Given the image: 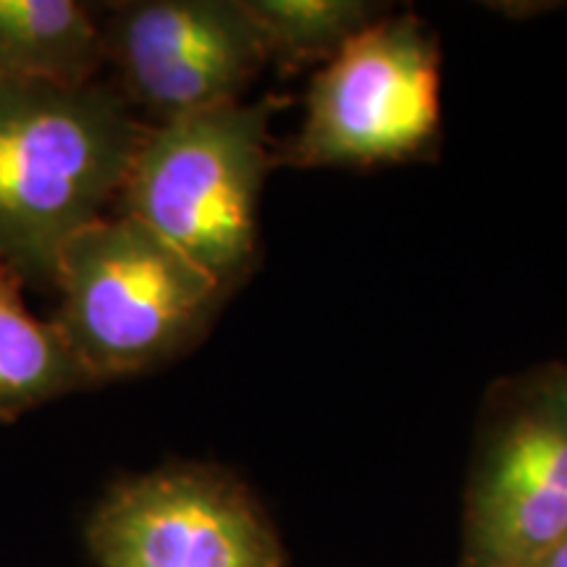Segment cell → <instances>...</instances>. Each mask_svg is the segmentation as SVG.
<instances>
[{
    "label": "cell",
    "mask_w": 567,
    "mask_h": 567,
    "mask_svg": "<svg viewBox=\"0 0 567 567\" xmlns=\"http://www.w3.org/2000/svg\"><path fill=\"white\" fill-rule=\"evenodd\" d=\"M567 538V375L488 436L465 494L463 567H530Z\"/></svg>",
    "instance_id": "cell-7"
},
{
    "label": "cell",
    "mask_w": 567,
    "mask_h": 567,
    "mask_svg": "<svg viewBox=\"0 0 567 567\" xmlns=\"http://www.w3.org/2000/svg\"><path fill=\"white\" fill-rule=\"evenodd\" d=\"M53 318L90 384L142 373L195 342L224 300L203 268L132 216L97 218L61 247Z\"/></svg>",
    "instance_id": "cell-2"
},
{
    "label": "cell",
    "mask_w": 567,
    "mask_h": 567,
    "mask_svg": "<svg viewBox=\"0 0 567 567\" xmlns=\"http://www.w3.org/2000/svg\"><path fill=\"white\" fill-rule=\"evenodd\" d=\"M84 538L101 567H287L258 499L205 465H168L113 484Z\"/></svg>",
    "instance_id": "cell-5"
},
{
    "label": "cell",
    "mask_w": 567,
    "mask_h": 567,
    "mask_svg": "<svg viewBox=\"0 0 567 567\" xmlns=\"http://www.w3.org/2000/svg\"><path fill=\"white\" fill-rule=\"evenodd\" d=\"M268 48L287 66L329 61L373 21L379 6L363 0H245Z\"/></svg>",
    "instance_id": "cell-10"
},
{
    "label": "cell",
    "mask_w": 567,
    "mask_h": 567,
    "mask_svg": "<svg viewBox=\"0 0 567 567\" xmlns=\"http://www.w3.org/2000/svg\"><path fill=\"white\" fill-rule=\"evenodd\" d=\"M145 132L101 82L0 76V266L51 289L61 247L122 193Z\"/></svg>",
    "instance_id": "cell-1"
},
{
    "label": "cell",
    "mask_w": 567,
    "mask_h": 567,
    "mask_svg": "<svg viewBox=\"0 0 567 567\" xmlns=\"http://www.w3.org/2000/svg\"><path fill=\"white\" fill-rule=\"evenodd\" d=\"M105 59V34L76 0H0V76L84 87Z\"/></svg>",
    "instance_id": "cell-8"
},
{
    "label": "cell",
    "mask_w": 567,
    "mask_h": 567,
    "mask_svg": "<svg viewBox=\"0 0 567 567\" xmlns=\"http://www.w3.org/2000/svg\"><path fill=\"white\" fill-rule=\"evenodd\" d=\"M103 34L122 95L153 124L243 101L271 61L245 0L126 3Z\"/></svg>",
    "instance_id": "cell-6"
},
{
    "label": "cell",
    "mask_w": 567,
    "mask_h": 567,
    "mask_svg": "<svg viewBox=\"0 0 567 567\" xmlns=\"http://www.w3.org/2000/svg\"><path fill=\"white\" fill-rule=\"evenodd\" d=\"M530 567H567V538L551 547L547 555H542Z\"/></svg>",
    "instance_id": "cell-11"
},
{
    "label": "cell",
    "mask_w": 567,
    "mask_h": 567,
    "mask_svg": "<svg viewBox=\"0 0 567 567\" xmlns=\"http://www.w3.org/2000/svg\"><path fill=\"white\" fill-rule=\"evenodd\" d=\"M21 287L0 266V421L92 386L55 326L30 313Z\"/></svg>",
    "instance_id": "cell-9"
},
{
    "label": "cell",
    "mask_w": 567,
    "mask_h": 567,
    "mask_svg": "<svg viewBox=\"0 0 567 567\" xmlns=\"http://www.w3.org/2000/svg\"><path fill=\"white\" fill-rule=\"evenodd\" d=\"M276 109L274 97L237 101L147 124L118 193L124 216L166 239L224 292L255 260Z\"/></svg>",
    "instance_id": "cell-3"
},
{
    "label": "cell",
    "mask_w": 567,
    "mask_h": 567,
    "mask_svg": "<svg viewBox=\"0 0 567 567\" xmlns=\"http://www.w3.org/2000/svg\"><path fill=\"white\" fill-rule=\"evenodd\" d=\"M442 80L434 38L415 17H381L323 63L289 153L297 166H371L434 137Z\"/></svg>",
    "instance_id": "cell-4"
}]
</instances>
